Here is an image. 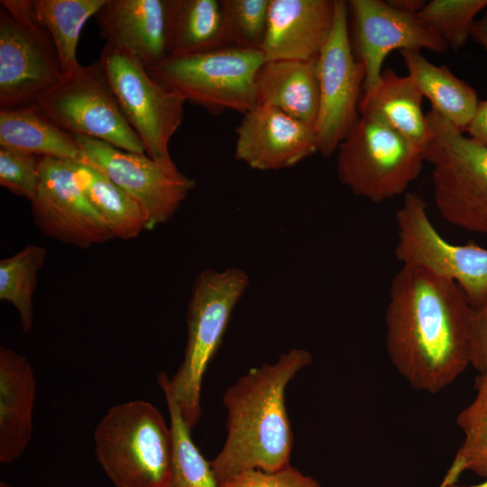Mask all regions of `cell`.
<instances>
[{
	"label": "cell",
	"mask_w": 487,
	"mask_h": 487,
	"mask_svg": "<svg viewBox=\"0 0 487 487\" xmlns=\"http://www.w3.org/2000/svg\"><path fill=\"white\" fill-rule=\"evenodd\" d=\"M472 306L459 285L420 266L393 276L385 344L397 372L415 390L435 394L471 365Z\"/></svg>",
	"instance_id": "6da1fadb"
},
{
	"label": "cell",
	"mask_w": 487,
	"mask_h": 487,
	"mask_svg": "<svg viewBox=\"0 0 487 487\" xmlns=\"http://www.w3.org/2000/svg\"><path fill=\"white\" fill-rule=\"evenodd\" d=\"M312 361L308 351L294 348L274 363L251 368L227 388L223 397L227 436L210 462L218 486L245 471L275 472L290 464L293 434L285 391Z\"/></svg>",
	"instance_id": "7a4b0ae2"
},
{
	"label": "cell",
	"mask_w": 487,
	"mask_h": 487,
	"mask_svg": "<svg viewBox=\"0 0 487 487\" xmlns=\"http://www.w3.org/2000/svg\"><path fill=\"white\" fill-rule=\"evenodd\" d=\"M97 462L115 487H167L172 435L152 403L132 400L110 408L94 434Z\"/></svg>",
	"instance_id": "3957f363"
},
{
	"label": "cell",
	"mask_w": 487,
	"mask_h": 487,
	"mask_svg": "<svg viewBox=\"0 0 487 487\" xmlns=\"http://www.w3.org/2000/svg\"><path fill=\"white\" fill-rule=\"evenodd\" d=\"M249 285L239 268L207 269L197 277L188 306V337L182 362L168 380L183 418L192 428L201 416V386L207 368L222 344L233 310Z\"/></svg>",
	"instance_id": "277c9868"
},
{
	"label": "cell",
	"mask_w": 487,
	"mask_h": 487,
	"mask_svg": "<svg viewBox=\"0 0 487 487\" xmlns=\"http://www.w3.org/2000/svg\"><path fill=\"white\" fill-rule=\"evenodd\" d=\"M425 115L428 139L422 152L431 165L436 210L452 225L487 234V144L432 108Z\"/></svg>",
	"instance_id": "5b68a950"
},
{
	"label": "cell",
	"mask_w": 487,
	"mask_h": 487,
	"mask_svg": "<svg viewBox=\"0 0 487 487\" xmlns=\"http://www.w3.org/2000/svg\"><path fill=\"white\" fill-rule=\"evenodd\" d=\"M424 161L419 147L380 120L360 115L337 148L336 172L354 195L379 204L402 195Z\"/></svg>",
	"instance_id": "8992f818"
},
{
	"label": "cell",
	"mask_w": 487,
	"mask_h": 487,
	"mask_svg": "<svg viewBox=\"0 0 487 487\" xmlns=\"http://www.w3.org/2000/svg\"><path fill=\"white\" fill-rule=\"evenodd\" d=\"M263 62L260 51L225 47L168 57L148 72L186 101L211 113L233 110L244 115L257 105L255 76Z\"/></svg>",
	"instance_id": "52a82bcc"
},
{
	"label": "cell",
	"mask_w": 487,
	"mask_h": 487,
	"mask_svg": "<svg viewBox=\"0 0 487 487\" xmlns=\"http://www.w3.org/2000/svg\"><path fill=\"white\" fill-rule=\"evenodd\" d=\"M64 78L32 0L0 1V109L30 106Z\"/></svg>",
	"instance_id": "ba28073f"
},
{
	"label": "cell",
	"mask_w": 487,
	"mask_h": 487,
	"mask_svg": "<svg viewBox=\"0 0 487 487\" xmlns=\"http://www.w3.org/2000/svg\"><path fill=\"white\" fill-rule=\"evenodd\" d=\"M35 104L52 123L74 136H87L125 152L146 154L99 60L87 66L80 65Z\"/></svg>",
	"instance_id": "9c48e42d"
},
{
	"label": "cell",
	"mask_w": 487,
	"mask_h": 487,
	"mask_svg": "<svg viewBox=\"0 0 487 487\" xmlns=\"http://www.w3.org/2000/svg\"><path fill=\"white\" fill-rule=\"evenodd\" d=\"M98 60L146 155L172 162L169 145L183 121L186 99L155 80L138 60L111 44L106 43Z\"/></svg>",
	"instance_id": "30bf717a"
},
{
	"label": "cell",
	"mask_w": 487,
	"mask_h": 487,
	"mask_svg": "<svg viewBox=\"0 0 487 487\" xmlns=\"http://www.w3.org/2000/svg\"><path fill=\"white\" fill-rule=\"evenodd\" d=\"M398 241L395 258L402 265L420 266L456 282L473 308L487 298V249L473 242L455 244L432 224L427 205L406 193L395 213Z\"/></svg>",
	"instance_id": "8fae6325"
},
{
	"label": "cell",
	"mask_w": 487,
	"mask_h": 487,
	"mask_svg": "<svg viewBox=\"0 0 487 487\" xmlns=\"http://www.w3.org/2000/svg\"><path fill=\"white\" fill-rule=\"evenodd\" d=\"M320 103L313 127L317 152L332 155L360 118L363 64L354 57L348 31L347 1H335L330 35L317 58Z\"/></svg>",
	"instance_id": "7c38bea8"
},
{
	"label": "cell",
	"mask_w": 487,
	"mask_h": 487,
	"mask_svg": "<svg viewBox=\"0 0 487 487\" xmlns=\"http://www.w3.org/2000/svg\"><path fill=\"white\" fill-rule=\"evenodd\" d=\"M75 138L82 161L101 170L145 208L150 229L170 220L196 186L173 161H157L87 136Z\"/></svg>",
	"instance_id": "4fadbf2b"
},
{
	"label": "cell",
	"mask_w": 487,
	"mask_h": 487,
	"mask_svg": "<svg viewBox=\"0 0 487 487\" xmlns=\"http://www.w3.org/2000/svg\"><path fill=\"white\" fill-rule=\"evenodd\" d=\"M31 206L39 229L62 243L88 248L114 238L79 186L71 161L41 158Z\"/></svg>",
	"instance_id": "5bb4252c"
},
{
	"label": "cell",
	"mask_w": 487,
	"mask_h": 487,
	"mask_svg": "<svg viewBox=\"0 0 487 487\" xmlns=\"http://www.w3.org/2000/svg\"><path fill=\"white\" fill-rule=\"evenodd\" d=\"M347 6L353 18L356 60L365 69L363 92L376 85L391 51L425 49L441 53L448 48L418 14L400 11L383 0H350Z\"/></svg>",
	"instance_id": "9a60e30c"
},
{
	"label": "cell",
	"mask_w": 487,
	"mask_h": 487,
	"mask_svg": "<svg viewBox=\"0 0 487 487\" xmlns=\"http://www.w3.org/2000/svg\"><path fill=\"white\" fill-rule=\"evenodd\" d=\"M235 132L234 158L253 170L290 168L317 152L313 128L272 106L256 105Z\"/></svg>",
	"instance_id": "2e32d148"
},
{
	"label": "cell",
	"mask_w": 487,
	"mask_h": 487,
	"mask_svg": "<svg viewBox=\"0 0 487 487\" xmlns=\"http://www.w3.org/2000/svg\"><path fill=\"white\" fill-rule=\"evenodd\" d=\"M171 0H106L95 15L106 43L147 69L169 56Z\"/></svg>",
	"instance_id": "e0dca14e"
},
{
	"label": "cell",
	"mask_w": 487,
	"mask_h": 487,
	"mask_svg": "<svg viewBox=\"0 0 487 487\" xmlns=\"http://www.w3.org/2000/svg\"><path fill=\"white\" fill-rule=\"evenodd\" d=\"M335 0H270L264 61L317 60L333 27Z\"/></svg>",
	"instance_id": "ac0fdd59"
},
{
	"label": "cell",
	"mask_w": 487,
	"mask_h": 487,
	"mask_svg": "<svg viewBox=\"0 0 487 487\" xmlns=\"http://www.w3.org/2000/svg\"><path fill=\"white\" fill-rule=\"evenodd\" d=\"M36 381L29 361L0 347V462L16 460L32 435Z\"/></svg>",
	"instance_id": "d6986e66"
},
{
	"label": "cell",
	"mask_w": 487,
	"mask_h": 487,
	"mask_svg": "<svg viewBox=\"0 0 487 487\" xmlns=\"http://www.w3.org/2000/svg\"><path fill=\"white\" fill-rule=\"evenodd\" d=\"M257 105L272 106L314 127L319 110L317 59L264 61L255 76Z\"/></svg>",
	"instance_id": "ffe728a7"
},
{
	"label": "cell",
	"mask_w": 487,
	"mask_h": 487,
	"mask_svg": "<svg viewBox=\"0 0 487 487\" xmlns=\"http://www.w3.org/2000/svg\"><path fill=\"white\" fill-rule=\"evenodd\" d=\"M423 97L409 75L399 76L386 68L376 85L363 92L358 110L360 115L380 120L423 150L428 139Z\"/></svg>",
	"instance_id": "44dd1931"
},
{
	"label": "cell",
	"mask_w": 487,
	"mask_h": 487,
	"mask_svg": "<svg viewBox=\"0 0 487 487\" xmlns=\"http://www.w3.org/2000/svg\"><path fill=\"white\" fill-rule=\"evenodd\" d=\"M0 146L63 161L83 160L75 136L52 123L35 103L0 109Z\"/></svg>",
	"instance_id": "7402d4cb"
},
{
	"label": "cell",
	"mask_w": 487,
	"mask_h": 487,
	"mask_svg": "<svg viewBox=\"0 0 487 487\" xmlns=\"http://www.w3.org/2000/svg\"><path fill=\"white\" fill-rule=\"evenodd\" d=\"M408 75L436 110L463 133L476 111L479 99L474 88L456 78L446 66L429 62L419 50H401Z\"/></svg>",
	"instance_id": "603a6c76"
},
{
	"label": "cell",
	"mask_w": 487,
	"mask_h": 487,
	"mask_svg": "<svg viewBox=\"0 0 487 487\" xmlns=\"http://www.w3.org/2000/svg\"><path fill=\"white\" fill-rule=\"evenodd\" d=\"M71 164L79 186L114 237L133 239L150 229L147 211L130 194L94 166L85 161Z\"/></svg>",
	"instance_id": "cb8c5ba5"
},
{
	"label": "cell",
	"mask_w": 487,
	"mask_h": 487,
	"mask_svg": "<svg viewBox=\"0 0 487 487\" xmlns=\"http://www.w3.org/2000/svg\"><path fill=\"white\" fill-rule=\"evenodd\" d=\"M226 47L220 1L171 0L169 57Z\"/></svg>",
	"instance_id": "d4e9b609"
},
{
	"label": "cell",
	"mask_w": 487,
	"mask_h": 487,
	"mask_svg": "<svg viewBox=\"0 0 487 487\" xmlns=\"http://www.w3.org/2000/svg\"><path fill=\"white\" fill-rule=\"evenodd\" d=\"M106 0H32L37 21L49 32L62 67L69 76L80 64L77 48L86 22L96 15Z\"/></svg>",
	"instance_id": "484cf974"
},
{
	"label": "cell",
	"mask_w": 487,
	"mask_h": 487,
	"mask_svg": "<svg viewBox=\"0 0 487 487\" xmlns=\"http://www.w3.org/2000/svg\"><path fill=\"white\" fill-rule=\"evenodd\" d=\"M168 380L169 376L164 372L158 375L169 410L172 435L171 473L167 487H219L210 462L204 458L191 438V428L169 388Z\"/></svg>",
	"instance_id": "4316f807"
},
{
	"label": "cell",
	"mask_w": 487,
	"mask_h": 487,
	"mask_svg": "<svg viewBox=\"0 0 487 487\" xmlns=\"http://www.w3.org/2000/svg\"><path fill=\"white\" fill-rule=\"evenodd\" d=\"M474 389V400L456 418L464 440L440 487L456 482L465 470L487 477V375L479 374L475 378Z\"/></svg>",
	"instance_id": "83f0119b"
},
{
	"label": "cell",
	"mask_w": 487,
	"mask_h": 487,
	"mask_svg": "<svg viewBox=\"0 0 487 487\" xmlns=\"http://www.w3.org/2000/svg\"><path fill=\"white\" fill-rule=\"evenodd\" d=\"M45 258L44 247L31 244L0 262V299L16 308L25 332L33 326V294Z\"/></svg>",
	"instance_id": "f1b7e54d"
},
{
	"label": "cell",
	"mask_w": 487,
	"mask_h": 487,
	"mask_svg": "<svg viewBox=\"0 0 487 487\" xmlns=\"http://www.w3.org/2000/svg\"><path fill=\"white\" fill-rule=\"evenodd\" d=\"M487 8V0H432L418 13L421 21L453 50L471 36L475 16Z\"/></svg>",
	"instance_id": "f546056e"
},
{
	"label": "cell",
	"mask_w": 487,
	"mask_h": 487,
	"mask_svg": "<svg viewBox=\"0 0 487 487\" xmlns=\"http://www.w3.org/2000/svg\"><path fill=\"white\" fill-rule=\"evenodd\" d=\"M270 0H220L226 47L260 51Z\"/></svg>",
	"instance_id": "4dcf8cb0"
},
{
	"label": "cell",
	"mask_w": 487,
	"mask_h": 487,
	"mask_svg": "<svg viewBox=\"0 0 487 487\" xmlns=\"http://www.w3.org/2000/svg\"><path fill=\"white\" fill-rule=\"evenodd\" d=\"M41 158L31 152L0 146V185L31 202L38 188Z\"/></svg>",
	"instance_id": "1f68e13d"
},
{
	"label": "cell",
	"mask_w": 487,
	"mask_h": 487,
	"mask_svg": "<svg viewBox=\"0 0 487 487\" xmlns=\"http://www.w3.org/2000/svg\"><path fill=\"white\" fill-rule=\"evenodd\" d=\"M219 487H321L317 480L303 474L290 464L275 472L249 470L222 483Z\"/></svg>",
	"instance_id": "d6a6232c"
},
{
	"label": "cell",
	"mask_w": 487,
	"mask_h": 487,
	"mask_svg": "<svg viewBox=\"0 0 487 487\" xmlns=\"http://www.w3.org/2000/svg\"><path fill=\"white\" fill-rule=\"evenodd\" d=\"M471 344V365L480 375H487V298L472 307Z\"/></svg>",
	"instance_id": "836d02e7"
},
{
	"label": "cell",
	"mask_w": 487,
	"mask_h": 487,
	"mask_svg": "<svg viewBox=\"0 0 487 487\" xmlns=\"http://www.w3.org/2000/svg\"><path fill=\"white\" fill-rule=\"evenodd\" d=\"M469 137L487 144V100L479 101L476 111L465 131Z\"/></svg>",
	"instance_id": "e575fe53"
},
{
	"label": "cell",
	"mask_w": 487,
	"mask_h": 487,
	"mask_svg": "<svg viewBox=\"0 0 487 487\" xmlns=\"http://www.w3.org/2000/svg\"><path fill=\"white\" fill-rule=\"evenodd\" d=\"M471 37L480 44L487 53V8L483 16L475 21L473 26Z\"/></svg>",
	"instance_id": "d590c367"
},
{
	"label": "cell",
	"mask_w": 487,
	"mask_h": 487,
	"mask_svg": "<svg viewBox=\"0 0 487 487\" xmlns=\"http://www.w3.org/2000/svg\"><path fill=\"white\" fill-rule=\"evenodd\" d=\"M387 3L400 11L418 14L426 5L424 0H387Z\"/></svg>",
	"instance_id": "8d00e7d4"
},
{
	"label": "cell",
	"mask_w": 487,
	"mask_h": 487,
	"mask_svg": "<svg viewBox=\"0 0 487 487\" xmlns=\"http://www.w3.org/2000/svg\"><path fill=\"white\" fill-rule=\"evenodd\" d=\"M446 487H487V477L485 478L484 482H482L481 483H478V484L464 486V485H459L456 482H455V483L448 484Z\"/></svg>",
	"instance_id": "74e56055"
},
{
	"label": "cell",
	"mask_w": 487,
	"mask_h": 487,
	"mask_svg": "<svg viewBox=\"0 0 487 487\" xmlns=\"http://www.w3.org/2000/svg\"><path fill=\"white\" fill-rule=\"evenodd\" d=\"M0 487H11V486L5 482H1Z\"/></svg>",
	"instance_id": "f35d334b"
}]
</instances>
